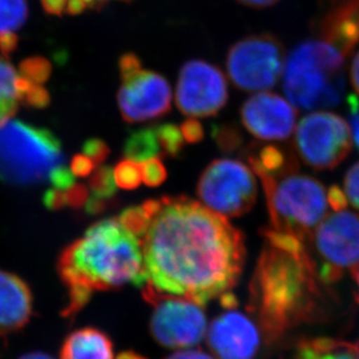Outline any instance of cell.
I'll return each instance as SVG.
<instances>
[{
  "instance_id": "6da1fadb",
  "label": "cell",
  "mask_w": 359,
  "mask_h": 359,
  "mask_svg": "<svg viewBox=\"0 0 359 359\" xmlns=\"http://www.w3.org/2000/svg\"><path fill=\"white\" fill-rule=\"evenodd\" d=\"M142 205L149 216L140 241L149 286L200 306L231 293L245 260L238 229L188 197L163 196Z\"/></svg>"
},
{
  "instance_id": "7a4b0ae2",
  "label": "cell",
  "mask_w": 359,
  "mask_h": 359,
  "mask_svg": "<svg viewBox=\"0 0 359 359\" xmlns=\"http://www.w3.org/2000/svg\"><path fill=\"white\" fill-rule=\"evenodd\" d=\"M59 274L68 290L65 318L82 311L95 292L147 283L142 242L118 218L97 222L67 246L60 256Z\"/></svg>"
},
{
  "instance_id": "3957f363",
  "label": "cell",
  "mask_w": 359,
  "mask_h": 359,
  "mask_svg": "<svg viewBox=\"0 0 359 359\" xmlns=\"http://www.w3.org/2000/svg\"><path fill=\"white\" fill-rule=\"evenodd\" d=\"M320 283L307 249L265 244L250 283L249 309L269 342L311 321L320 307Z\"/></svg>"
},
{
  "instance_id": "277c9868",
  "label": "cell",
  "mask_w": 359,
  "mask_h": 359,
  "mask_svg": "<svg viewBox=\"0 0 359 359\" xmlns=\"http://www.w3.org/2000/svg\"><path fill=\"white\" fill-rule=\"evenodd\" d=\"M346 57L322 40H307L286 56L283 91L302 110H325L342 100Z\"/></svg>"
},
{
  "instance_id": "5b68a950",
  "label": "cell",
  "mask_w": 359,
  "mask_h": 359,
  "mask_svg": "<svg viewBox=\"0 0 359 359\" xmlns=\"http://www.w3.org/2000/svg\"><path fill=\"white\" fill-rule=\"evenodd\" d=\"M269 214V229L307 244L328 210V193L314 177L290 170L262 177Z\"/></svg>"
},
{
  "instance_id": "8992f818",
  "label": "cell",
  "mask_w": 359,
  "mask_h": 359,
  "mask_svg": "<svg viewBox=\"0 0 359 359\" xmlns=\"http://www.w3.org/2000/svg\"><path fill=\"white\" fill-rule=\"evenodd\" d=\"M65 165L62 146L47 128L19 121L0 125V177L17 186L49 182Z\"/></svg>"
},
{
  "instance_id": "52a82bcc",
  "label": "cell",
  "mask_w": 359,
  "mask_h": 359,
  "mask_svg": "<svg viewBox=\"0 0 359 359\" xmlns=\"http://www.w3.org/2000/svg\"><path fill=\"white\" fill-rule=\"evenodd\" d=\"M286 56L283 42L276 35H249L229 49L226 70L238 89L263 93L279 82Z\"/></svg>"
},
{
  "instance_id": "ba28073f",
  "label": "cell",
  "mask_w": 359,
  "mask_h": 359,
  "mask_svg": "<svg viewBox=\"0 0 359 359\" xmlns=\"http://www.w3.org/2000/svg\"><path fill=\"white\" fill-rule=\"evenodd\" d=\"M197 195L216 214L225 218L241 217L256 203L258 187L246 165L237 160L218 159L201 174Z\"/></svg>"
},
{
  "instance_id": "9c48e42d",
  "label": "cell",
  "mask_w": 359,
  "mask_h": 359,
  "mask_svg": "<svg viewBox=\"0 0 359 359\" xmlns=\"http://www.w3.org/2000/svg\"><path fill=\"white\" fill-rule=\"evenodd\" d=\"M295 149L300 159L313 170H334L351 152V128L339 114L313 112L297 125Z\"/></svg>"
},
{
  "instance_id": "30bf717a",
  "label": "cell",
  "mask_w": 359,
  "mask_h": 359,
  "mask_svg": "<svg viewBox=\"0 0 359 359\" xmlns=\"http://www.w3.org/2000/svg\"><path fill=\"white\" fill-rule=\"evenodd\" d=\"M142 297L153 307L151 334L160 346L182 349L196 346L207 334V316L200 304L159 293L146 283Z\"/></svg>"
},
{
  "instance_id": "8fae6325",
  "label": "cell",
  "mask_w": 359,
  "mask_h": 359,
  "mask_svg": "<svg viewBox=\"0 0 359 359\" xmlns=\"http://www.w3.org/2000/svg\"><path fill=\"white\" fill-rule=\"evenodd\" d=\"M311 241L321 262L320 280L339 281L346 269L359 264V215L346 209L334 211L318 225Z\"/></svg>"
},
{
  "instance_id": "7c38bea8",
  "label": "cell",
  "mask_w": 359,
  "mask_h": 359,
  "mask_svg": "<svg viewBox=\"0 0 359 359\" xmlns=\"http://www.w3.org/2000/svg\"><path fill=\"white\" fill-rule=\"evenodd\" d=\"M228 98V82L218 67L203 60H190L183 65L175 95L183 114L210 117L225 107Z\"/></svg>"
},
{
  "instance_id": "4fadbf2b",
  "label": "cell",
  "mask_w": 359,
  "mask_h": 359,
  "mask_svg": "<svg viewBox=\"0 0 359 359\" xmlns=\"http://www.w3.org/2000/svg\"><path fill=\"white\" fill-rule=\"evenodd\" d=\"M121 80L118 107L128 124L152 121L170 112L172 89L163 75L142 67Z\"/></svg>"
},
{
  "instance_id": "5bb4252c",
  "label": "cell",
  "mask_w": 359,
  "mask_h": 359,
  "mask_svg": "<svg viewBox=\"0 0 359 359\" xmlns=\"http://www.w3.org/2000/svg\"><path fill=\"white\" fill-rule=\"evenodd\" d=\"M297 116L293 104L276 93L265 91L250 97L241 109V118L246 130L265 142H281L290 138Z\"/></svg>"
},
{
  "instance_id": "9a60e30c",
  "label": "cell",
  "mask_w": 359,
  "mask_h": 359,
  "mask_svg": "<svg viewBox=\"0 0 359 359\" xmlns=\"http://www.w3.org/2000/svg\"><path fill=\"white\" fill-rule=\"evenodd\" d=\"M208 344L218 359H255L260 348L259 328L242 311L230 309L211 323Z\"/></svg>"
},
{
  "instance_id": "2e32d148",
  "label": "cell",
  "mask_w": 359,
  "mask_h": 359,
  "mask_svg": "<svg viewBox=\"0 0 359 359\" xmlns=\"http://www.w3.org/2000/svg\"><path fill=\"white\" fill-rule=\"evenodd\" d=\"M49 104V93L21 75L6 56H0V125L11 121L21 105L43 107Z\"/></svg>"
},
{
  "instance_id": "e0dca14e",
  "label": "cell",
  "mask_w": 359,
  "mask_h": 359,
  "mask_svg": "<svg viewBox=\"0 0 359 359\" xmlns=\"http://www.w3.org/2000/svg\"><path fill=\"white\" fill-rule=\"evenodd\" d=\"M33 314V297L27 283L13 273L0 271V336L19 332Z\"/></svg>"
},
{
  "instance_id": "ac0fdd59",
  "label": "cell",
  "mask_w": 359,
  "mask_h": 359,
  "mask_svg": "<svg viewBox=\"0 0 359 359\" xmlns=\"http://www.w3.org/2000/svg\"><path fill=\"white\" fill-rule=\"evenodd\" d=\"M318 36L344 57L359 43V0H344L329 10L318 26Z\"/></svg>"
},
{
  "instance_id": "d6986e66",
  "label": "cell",
  "mask_w": 359,
  "mask_h": 359,
  "mask_svg": "<svg viewBox=\"0 0 359 359\" xmlns=\"http://www.w3.org/2000/svg\"><path fill=\"white\" fill-rule=\"evenodd\" d=\"M60 359H114V343L100 329H77L65 339Z\"/></svg>"
},
{
  "instance_id": "ffe728a7",
  "label": "cell",
  "mask_w": 359,
  "mask_h": 359,
  "mask_svg": "<svg viewBox=\"0 0 359 359\" xmlns=\"http://www.w3.org/2000/svg\"><path fill=\"white\" fill-rule=\"evenodd\" d=\"M294 359H359V348L337 339H304L299 343Z\"/></svg>"
},
{
  "instance_id": "44dd1931",
  "label": "cell",
  "mask_w": 359,
  "mask_h": 359,
  "mask_svg": "<svg viewBox=\"0 0 359 359\" xmlns=\"http://www.w3.org/2000/svg\"><path fill=\"white\" fill-rule=\"evenodd\" d=\"M246 159L258 177H276L297 168V163L290 154L276 146L266 145L260 149L255 147L246 152Z\"/></svg>"
},
{
  "instance_id": "7402d4cb",
  "label": "cell",
  "mask_w": 359,
  "mask_h": 359,
  "mask_svg": "<svg viewBox=\"0 0 359 359\" xmlns=\"http://www.w3.org/2000/svg\"><path fill=\"white\" fill-rule=\"evenodd\" d=\"M123 153L126 159L139 163L163 156L154 125L131 132L125 140Z\"/></svg>"
},
{
  "instance_id": "603a6c76",
  "label": "cell",
  "mask_w": 359,
  "mask_h": 359,
  "mask_svg": "<svg viewBox=\"0 0 359 359\" xmlns=\"http://www.w3.org/2000/svg\"><path fill=\"white\" fill-rule=\"evenodd\" d=\"M27 18V0H0V33L20 29Z\"/></svg>"
},
{
  "instance_id": "cb8c5ba5",
  "label": "cell",
  "mask_w": 359,
  "mask_h": 359,
  "mask_svg": "<svg viewBox=\"0 0 359 359\" xmlns=\"http://www.w3.org/2000/svg\"><path fill=\"white\" fill-rule=\"evenodd\" d=\"M154 128H156L160 147L163 151V156L177 158L180 153L182 152L184 142H186L180 126L172 123H165V124L154 125Z\"/></svg>"
},
{
  "instance_id": "d4e9b609",
  "label": "cell",
  "mask_w": 359,
  "mask_h": 359,
  "mask_svg": "<svg viewBox=\"0 0 359 359\" xmlns=\"http://www.w3.org/2000/svg\"><path fill=\"white\" fill-rule=\"evenodd\" d=\"M89 189L91 190V196L112 200L117 193L114 170L109 166H100L93 170L89 179Z\"/></svg>"
},
{
  "instance_id": "484cf974",
  "label": "cell",
  "mask_w": 359,
  "mask_h": 359,
  "mask_svg": "<svg viewBox=\"0 0 359 359\" xmlns=\"http://www.w3.org/2000/svg\"><path fill=\"white\" fill-rule=\"evenodd\" d=\"M114 181L121 189H137L142 182V163L132 160H121L114 170Z\"/></svg>"
},
{
  "instance_id": "4316f807",
  "label": "cell",
  "mask_w": 359,
  "mask_h": 359,
  "mask_svg": "<svg viewBox=\"0 0 359 359\" xmlns=\"http://www.w3.org/2000/svg\"><path fill=\"white\" fill-rule=\"evenodd\" d=\"M211 135H212L216 145L218 146V149L223 152H235L243 144L242 133L235 125H212Z\"/></svg>"
},
{
  "instance_id": "83f0119b",
  "label": "cell",
  "mask_w": 359,
  "mask_h": 359,
  "mask_svg": "<svg viewBox=\"0 0 359 359\" xmlns=\"http://www.w3.org/2000/svg\"><path fill=\"white\" fill-rule=\"evenodd\" d=\"M118 219L128 231L138 237L140 241L149 229V216L142 204L140 207L126 208L125 210L121 211Z\"/></svg>"
},
{
  "instance_id": "f1b7e54d",
  "label": "cell",
  "mask_w": 359,
  "mask_h": 359,
  "mask_svg": "<svg viewBox=\"0 0 359 359\" xmlns=\"http://www.w3.org/2000/svg\"><path fill=\"white\" fill-rule=\"evenodd\" d=\"M19 72L22 76L36 84H43L52 73V66L45 57H29L20 63Z\"/></svg>"
},
{
  "instance_id": "f546056e",
  "label": "cell",
  "mask_w": 359,
  "mask_h": 359,
  "mask_svg": "<svg viewBox=\"0 0 359 359\" xmlns=\"http://www.w3.org/2000/svg\"><path fill=\"white\" fill-rule=\"evenodd\" d=\"M142 182L145 183L146 186L158 187L166 181V167L159 156L142 163Z\"/></svg>"
},
{
  "instance_id": "4dcf8cb0",
  "label": "cell",
  "mask_w": 359,
  "mask_h": 359,
  "mask_svg": "<svg viewBox=\"0 0 359 359\" xmlns=\"http://www.w3.org/2000/svg\"><path fill=\"white\" fill-rule=\"evenodd\" d=\"M82 153L93 160L95 165H100L107 160L110 154V149L107 142H103L102 139L93 138L86 142L82 149Z\"/></svg>"
},
{
  "instance_id": "1f68e13d",
  "label": "cell",
  "mask_w": 359,
  "mask_h": 359,
  "mask_svg": "<svg viewBox=\"0 0 359 359\" xmlns=\"http://www.w3.org/2000/svg\"><path fill=\"white\" fill-rule=\"evenodd\" d=\"M344 193L350 203L359 210V163H355L346 174Z\"/></svg>"
},
{
  "instance_id": "d6a6232c",
  "label": "cell",
  "mask_w": 359,
  "mask_h": 359,
  "mask_svg": "<svg viewBox=\"0 0 359 359\" xmlns=\"http://www.w3.org/2000/svg\"><path fill=\"white\" fill-rule=\"evenodd\" d=\"M89 196V188L81 183L74 184L70 189L65 191L67 207L75 208V209L84 208Z\"/></svg>"
},
{
  "instance_id": "836d02e7",
  "label": "cell",
  "mask_w": 359,
  "mask_h": 359,
  "mask_svg": "<svg viewBox=\"0 0 359 359\" xmlns=\"http://www.w3.org/2000/svg\"><path fill=\"white\" fill-rule=\"evenodd\" d=\"M180 130L182 132L183 138L188 144H197L204 138V128L200 121L190 118L183 121Z\"/></svg>"
},
{
  "instance_id": "e575fe53",
  "label": "cell",
  "mask_w": 359,
  "mask_h": 359,
  "mask_svg": "<svg viewBox=\"0 0 359 359\" xmlns=\"http://www.w3.org/2000/svg\"><path fill=\"white\" fill-rule=\"evenodd\" d=\"M95 167L96 165L93 160L89 159L83 153H80L72 159L69 168L75 177H87L95 170Z\"/></svg>"
},
{
  "instance_id": "d590c367",
  "label": "cell",
  "mask_w": 359,
  "mask_h": 359,
  "mask_svg": "<svg viewBox=\"0 0 359 359\" xmlns=\"http://www.w3.org/2000/svg\"><path fill=\"white\" fill-rule=\"evenodd\" d=\"M348 109H349L350 123L353 137L359 149V98L355 95L348 97Z\"/></svg>"
},
{
  "instance_id": "8d00e7d4",
  "label": "cell",
  "mask_w": 359,
  "mask_h": 359,
  "mask_svg": "<svg viewBox=\"0 0 359 359\" xmlns=\"http://www.w3.org/2000/svg\"><path fill=\"white\" fill-rule=\"evenodd\" d=\"M329 207L334 211L344 210L348 205V198L339 186H332L328 191Z\"/></svg>"
},
{
  "instance_id": "74e56055",
  "label": "cell",
  "mask_w": 359,
  "mask_h": 359,
  "mask_svg": "<svg viewBox=\"0 0 359 359\" xmlns=\"http://www.w3.org/2000/svg\"><path fill=\"white\" fill-rule=\"evenodd\" d=\"M19 38L14 32L0 33V52L3 55L8 56L17 49Z\"/></svg>"
},
{
  "instance_id": "f35d334b",
  "label": "cell",
  "mask_w": 359,
  "mask_h": 359,
  "mask_svg": "<svg viewBox=\"0 0 359 359\" xmlns=\"http://www.w3.org/2000/svg\"><path fill=\"white\" fill-rule=\"evenodd\" d=\"M69 0H41L42 8L49 15L61 17L67 12Z\"/></svg>"
},
{
  "instance_id": "ab89813d",
  "label": "cell",
  "mask_w": 359,
  "mask_h": 359,
  "mask_svg": "<svg viewBox=\"0 0 359 359\" xmlns=\"http://www.w3.org/2000/svg\"><path fill=\"white\" fill-rule=\"evenodd\" d=\"M110 201L98 198V197L90 195L84 208H86V211L89 215L102 214L103 211L107 210V208L110 207Z\"/></svg>"
},
{
  "instance_id": "60d3db41",
  "label": "cell",
  "mask_w": 359,
  "mask_h": 359,
  "mask_svg": "<svg viewBox=\"0 0 359 359\" xmlns=\"http://www.w3.org/2000/svg\"><path fill=\"white\" fill-rule=\"evenodd\" d=\"M165 359H215L214 357L201 349L181 350Z\"/></svg>"
},
{
  "instance_id": "b9f144b4",
  "label": "cell",
  "mask_w": 359,
  "mask_h": 359,
  "mask_svg": "<svg viewBox=\"0 0 359 359\" xmlns=\"http://www.w3.org/2000/svg\"><path fill=\"white\" fill-rule=\"evenodd\" d=\"M350 82L355 93L359 96V50L353 56V62L350 66Z\"/></svg>"
},
{
  "instance_id": "7bdbcfd3",
  "label": "cell",
  "mask_w": 359,
  "mask_h": 359,
  "mask_svg": "<svg viewBox=\"0 0 359 359\" xmlns=\"http://www.w3.org/2000/svg\"><path fill=\"white\" fill-rule=\"evenodd\" d=\"M89 8L88 4L84 0H69L67 6V14L69 15H79Z\"/></svg>"
},
{
  "instance_id": "ee69618b",
  "label": "cell",
  "mask_w": 359,
  "mask_h": 359,
  "mask_svg": "<svg viewBox=\"0 0 359 359\" xmlns=\"http://www.w3.org/2000/svg\"><path fill=\"white\" fill-rule=\"evenodd\" d=\"M239 4L253 8H265L279 3L280 0H237Z\"/></svg>"
},
{
  "instance_id": "f6af8a7d",
  "label": "cell",
  "mask_w": 359,
  "mask_h": 359,
  "mask_svg": "<svg viewBox=\"0 0 359 359\" xmlns=\"http://www.w3.org/2000/svg\"><path fill=\"white\" fill-rule=\"evenodd\" d=\"M84 1L88 4V6L91 10L100 11L107 6V5H109L111 1H114V0H84ZM121 1L128 3V1H132V0H121Z\"/></svg>"
},
{
  "instance_id": "bcb514c9",
  "label": "cell",
  "mask_w": 359,
  "mask_h": 359,
  "mask_svg": "<svg viewBox=\"0 0 359 359\" xmlns=\"http://www.w3.org/2000/svg\"><path fill=\"white\" fill-rule=\"evenodd\" d=\"M19 359H54L52 356H49L47 353L35 351V353H28L22 355Z\"/></svg>"
},
{
  "instance_id": "7dc6e473",
  "label": "cell",
  "mask_w": 359,
  "mask_h": 359,
  "mask_svg": "<svg viewBox=\"0 0 359 359\" xmlns=\"http://www.w3.org/2000/svg\"><path fill=\"white\" fill-rule=\"evenodd\" d=\"M351 272H353V278L355 280V283H356V294H355V297H356L357 302L359 304V264L356 265V266L353 267L351 269Z\"/></svg>"
},
{
  "instance_id": "c3c4849f",
  "label": "cell",
  "mask_w": 359,
  "mask_h": 359,
  "mask_svg": "<svg viewBox=\"0 0 359 359\" xmlns=\"http://www.w3.org/2000/svg\"><path fill=\"white\" fill-rule=\"evenodd\" d=\"M117 359H147L145 357L139 355V353H133V351H126L118 356Z\"/></svg>"
}]
</instances>
